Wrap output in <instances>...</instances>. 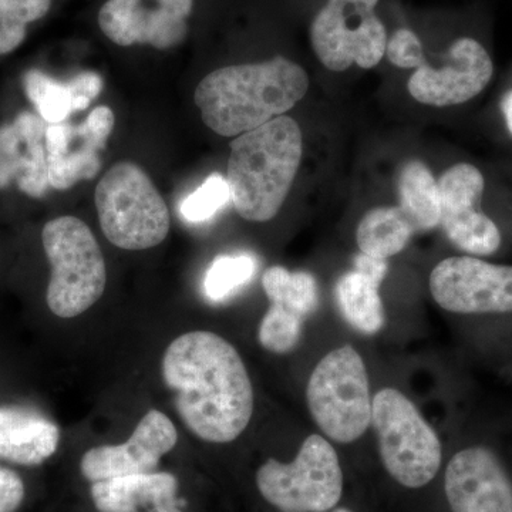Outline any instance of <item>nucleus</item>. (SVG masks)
I'll list each match as a JSON object with an SVG mask.
<instances>
[{
  "label": "nucleus",
  "instance_id": "25",
  "mask_svg": "<svg viewBox=\"0 0 512 512\" xmlns=\"http://www.w3.org/2000/svg\"><path fill=\"white\" fill-rule=\"evenodd\" d=\"M52 0H0V56L18 49L28 28L45 18Z\"/></svg>",
  "mask_w": 512,
  "mask_h": 512
},
{
  "label": "nucleus",
  "instance_id": "6",
  "mask_svg": "<svg viewBox=\"0 0 512 512\" xmlns=\"http://www.w3.org/2000/svg\"><path fill=\"white\" fill-rule=\"evenodd\" d=\"M306 402L320 430L349 444L372 424L373 399L362 356L350 345L329 352L313 370Z\"/></svg>",
  "mask_w": 512,
  "mask_h": 512
},
{
  "label": "nucleus",
  "instance_id": "17",
  "mask_svg": "<svg viewBox=\"0 0 512 512\" xmlns=\"http://www.w3.org/2000/svg\"><path fill=\"white\" fill-rule=\"evenodd\" d=\"M45 123L36 114L22 113L0 127V190L16 184L29 197H45L50 187Z\"/></svg>",
  "mask_w": 512,
  "mask_h": 512
},
{
  "label": "nucleus",
  "instance_id": "2",
  "mask_svg": "<svg viewBox=\"0 0 512 512\" xmlns=\"http://www.w3.org/2000/svg\"><path fill=\"white\" fill-rule=\"evenodd\" d=\"M308 89L305 70L278 56L214 70L198 84L194 101L205 126L220 136L238 137L284 116Z\"/></svg>",
  "mask_w": 512,
  "mask_h": 512
},
{
  "label": "nucleus",
  "instance_id": "18",
  "mask_svg": "<svg viewBox=\"0 0 512 512\" xmlns=\"http://www.w3.org/2000/svg\"><path fill=\"white\" fill-rule=\"evenodd\" d=\"M178 480L170 473H148L99 481L92 498L99 512H184Z\"/></svg>",
  "mask_w": 512,
  "mask_h": 512
},
{
  "label": "nucleus",
  "instance_id": "9",
  "mask_svg": "<svg viewBox=\"0 0 512 512\" xmlns=\"http://www.w3.org/2000/svg\"><path fill=\"white\" fill-rule=\"evenodd\" d=\"M379 0H328L313 19L315 55L332 72L353 64L372 69L386 55L387 33L376 15Z\"/></svg>",
  "mask_w": 512,
  "mask_h": 512
},
{
  "label": "nucleus",
  "instance_id": "21",
  "mask_svg": "<svg viewBox=\"0 0 512 512\" xmlns=\"http://www.w3.org/2000/svg\"><path fill=\"white\" fill-rule=\"evenodd\" d=\"M379 288L380 282L356 269L339 279L336 285V301L343 318L357 332L375 335L382 330L386 313Z\"/></svg>",
  "mask_w": 512,
  "mask_h": 512
},
{
  "label": "nucleus",
  "instance_id": "33",
  "mask_svg": "<svg viewBox=\"0 0 512 512\" xmlns=\"http://www.w3.org/2000/svg\"><path fill=\"white\" fill-rule=\"evenodd\" d=\"M332 512H352L348 510V508H336V510H333Z\"/></svg>",
  "mask_w": 512,
  "mask_h": 512
},
{
  "label": "nucleus",
  "instance_id": "26",
  "mask_svg": "<svg viewBox=\"0 0 512 512\" xmlns=\"http://www.w3.org/2000/svg\"><path fill=\"white\" fill-rule=\"evenodd\" d=\"M255 271L256 261L252 255L217 256L205 275V295L212 302L225 301L229 295L247 285Z\"/></svg>",
  "mask_w": 512,
  "mask_h": 512
},
{
  "label": "nucleus",
  "instance_id": "8",
  "mask_svg": "<svg viewBox=\"0 0 512 512\" xmlns=\"http://www.w3.org/2000/svg\"><path fill=\"white\" fill-rule=\"evenodd\" d=\"M256 485L262 497L282 512H328L342 498L343 471L332 444L312 434L292 463L269 458L262 464Z\"/></svg>",
  "mask_w": 512,
  "mask_h": 512
},
{
  "label": "nucleus",
  "instance_id": "15",
  "mask_svg": "<svg viewBox=\"0 0 512 512\" xmlns=\"http://www.w3.org/2000/svg\"><path fill=\"white\" fill-rule=\"evenodd\" d=\"M177 440L173 421L158 410H150L126 443L87 451L80 461V471L92 483L154 473L161 458L173 450Z\"/></svg>",
  "mask_w": 512,
  "mask_h": 512
},
{
  "label": "nucleus",
  "instance_id": "19",
  "mask_svg": "<svg viewBox=\"0 0 512 512\" xmlns=\"http://www.w3.org/2000/svg\"><path fill=\"white\" fill-rule=\"evenodd\" d=\"M59 427L36 410L0 407V460L39 466L56 453Z\"/></svg>",
  "mask_w": 512,
  "mask_h": 512
},
{
  "label": "nucleus",
  "instance_id": "14",
  "mask_svg": "<svg viewBox=\"0 0 512 512\" xmlns=\"http://www.w3.org/2000/svg\"><path fill=\"white\" fill-rule=\"evenodd\" d=\"M493 73V60L485 47L476 39L461 37L448 49L444 66L434 69L424 63L407 87L413 99L426 106H457L483 92Z\"/></svg>",
  "mask_w": 512,
  "mask_h": 512
},
{
  "label": "nucleus",
  "instance_id": "32",
  "mask_svg": "<svg viewBox=\"0 0 512 512\" xmlns=\"http://www.w3.org/2000/svg\"><path fill=\"white\" fill-rule=\"evenodd\" d=\"M501 109H503L508 130L512 134V92L505 94L503 101H501Z\"/></svg>",
  "mask_w": 512,
  "mask_h": 512
},
{
  "label": "nucleus",
  "instance_id": "29",
  "mask_svg": "<svg viewBox=\"0 0 512 512\" xmlns=\"http://www.w3.org/2000/svg\"><path fill=\"white\" fill-rule=\"evenodd\" d=\"M70 89H72L74 110H86L94 100L99 97L103 90V79L100 74L94 72H83L77 74L70 80Z\"/></svg>",
  "mask_w": 512,
  "mask_h": 512
},
{
  "label": "nucleus",
  "instance_id": "11",
  "mask_svg": "<svg viewBox=\"0 0 512 512\" xmlns=\"http://www.w3.org/2000/svg\"><path fill=\"white\" fill-rule=\"evenodd\" d=\"M195 0H107L99 12V26L119 46L148 45L158 50L181 45Z\"/></svg>",
  "mask_w": 512,
  "mask_h": 512
},
{
  "label": "nucleus",
  "instance_id": "20",
  "mask_svg": "<svg viewBox=\"0 0 512 512\" xmlns=\"http://www.w3.org/2000/svg\"><path fill=\"white\" fill-rule=\"evenodd\" d=\"M400 205L413 231H430L439 227L441 198L439 183L420 161H410L399 177Z\"/></svg>",
  "mask_w": 512,
  "mask_h": 512
},
{
  "label": "nucleus",
  "instance_id": "5",
  "mask_svg": "<svg viewBox=\"0 0 512 512\" xmlns=\"http://www.w3.org/2000/svg\"><path fill=\"white\" fill-rule=\"evenodd\" d=\"M43 248L52 266L47 305L63 319L82 315L106 289V262L92 229L76 217L55 218L42 231Z\"/></svg>",
  "mask_w": 512,
  "mask_h": 512
},
{
  "label": "nucleus",
  "instance_id": "23",
  "mask_svg": "<svg viewBox=\"0 0 512 512\" xmlns=\"http://www.w3.org/2000/svg\"><path fill=\"white\" fill-rule=\"evenodd\" d=\"M414 234L399 207H379L367 212L356 231L360 252L387 259L402 252Z\"/></svg>",
  "mask_w": 512,
  "mask_h": 512
},
{
  "label": "nucleus",
  "instance_id": "13",
  "mask_svg": "<svg viewBox=\"0 0 512 512\" xmlns=\"http://www.w3.org/2000/svg\"><path fill=\"white\" fill-rule=\"evenodd\" d=\"M114 128L113 110L96 107L79 126L49 124L46 130V161L50 187L64 191L92 180L101 168V151Z\"/></svg>",
  "mask_w": 512,
  "mask_h": 512
},
{
  "label": "nucleus",
  "instance_id": "28",
  "mask_svg": "<svg viewBox=\"0 0 512 512\" xmlns=\"http://www.w3.org/2000/svg\"><path fill=\"white\" fill-rule=\"evenodd\" d=\"M387 59L402 69H419L426 63L423 45L410 29H399L393 33L386 46Z\"/></svg>",
  "mask_w": 512,
  "mask_h": 512
},
{
  "label": "nucleus",
  "instance_id": "30",
  "mask_svg": "<svg viewBox=\"0 0 512 512\" xmlns=\"http://www.w3.org/2000/svg\"><path fill=\"white\" fill-rule=\"evenodd\" d=\"M25 498V484L18 473L0 467V512H15Z\"/></svg>",
  "mask_w": 512,
  "mask_h": 512
},
{
  "label": "nucleus",
  "instance_id": "27",
  "mask_svg": "<svg viewBox=\"0 0 512 512\" xmlns=\"http://www.w3.org/2000/svg\"><path fill=\"white\" fill-rule=\"evenodd\" d=\"M231 201L227 178L220 173L211 174L200 188L185 197L180 205L184 220L200 224L211 220Z\"/></svg>",
  "mask_w": 512,
  "mask_h": 512
},
{
  "label": "nucleus",
  "instance_id": "24",
  "mask_svg": "<svg viewBox=\"0 0 512 512\" xmlns=\"http://www.w3.org/2000/svg\"><path fill=\"white\" fill-rule=\"evenodd\" d=\"M23 86L37 113L46 123L60 124L76 113L69 83H60L39 70H30L23 77Z\"/></svg>",
  "mask_w": 512,
  "mask_h": 512
},
{
  "label": "nucleus",
  "instance_id": "1",
  "mask_svg": "<svg viewBox=\"0 0 512 512\" xmlns=\"http://www.w3.org/2000/svg\"><path fill=\"white\" fill-rule=\"evenodd\" d=\"M165 386L187 429L208 443H231L254 413V390L238 350L221 336L195 330L168 346Z\"/></svg>",
  "mask_w": 512,
  "mask_h": 512
},
{
  "label": "nucleus",
  "instance_id": "7",
  "mask_svg": "<svg viewBox=\"0 0 512 512\" xmlns=\"http://www.w3.org/2000/svg\"><path fill=\"white\" fill-rule=\"evenodd\" d=\"M372 424L387 473L407 488H421L437 476L443 460L439 436L399 390L373 397Z\"/></svg>",
  "mask_w": 512,
  "mask_h": 512
},
{
  "label": "nucleus",
  "instance_id": "10",
  "mask_svg": "<svg viewBox=\"0 0 512 512\" xmlns=\"http://www.w3.org/2000/svg\"><path fill=\"white\" fill-rule=\"evenodd\" d=\"M429 285L434 301L447 312H512V266L453 256L431 271Z\"/></svg>",
  "mask_w": 512,
  "mask_h": 512
},
{
  "label": "nucleus",
  "instance_id": "31",
  "mask_svg": "<svg viewBox=\"0 0 512 512\" xmlns=\"http://www.w3.org/2000/svg\"><path fill=\"white\" fill-rule=\"evenodd\" d=\"M355 269L382 284L384 276L387 275L389 265H387V259L373 258V256L360 252L355 258Z\"/></svg>",
  "mask_w": 512,
  "mask_h": 512
},
{
  "label": "nucleus",
  "instance_id": "4",
  "mask_svg": "<svg viewBox=\"0 0 512 512\" xmlns=\"http://www.w3.org/2000/svg\"><path fill=\"white\" fill-rule=\"evenodd\" d=\"M104 235L127 251L157 247L170 232V212L156 185L138 165L111 167L94 194Z\"/></svg>",
  "mask_w": 512,
  "mask_h": 512
},
{
  "label": "nucleus",
  "instance_id": "12",
  "mask_svg": "<svg viewBox=\"0 0 512 512\" xmlns=\"http://www.w3.org/2000/svg\"><path fill=\"white\" fill-rule=\"evenodd\" d=\"M440 225L447 238L461 251L491 255L500 248V229L477 210L484 192V177L474 165L461 163L448 168L439 181Z\"/></svg>",
  "mask_w": 512,
  "mask_h": 512
},
{
  "label": "nucleus",
  "instance_id": "22",
  "mask_svg": "<svg viewBox=\"0 0 512 512\" xmlns=\"http://www.w3.org/2000/svg\"><path fill=\"white\" fill-rule=\"evenodd\" d=\"M262 286L274 309L292 318L305 320L319 305L316 279L309 272H291L284 266H271L262 275Z\"/></svg>",
  "mask_w": 512,
  "mask_h": 512
},
{
  "label": "nucleus",
  "instance_id": "3",
  "mask_svg": "<svg viewBox=\"0 0 512 512\" xmlns=\"http://www.w3.org/2000/svg\"><path fill=\"white\" fill-rule=\"evenodd\" d=\"M303 153L302 131L292 117L279 116L231 143L227 183L244 220L276 217L291 191Z\"/></svg>",
  "mask_w": 512,
  "mask_h": 512
},
{
  "label": "nucleus",
  "instance_id": "16",
  "mask_svg": "<svg viewBox=\"0 0 512 512\" xmlns=\"http://www.w3.org/2000/svg\"><path fill=\"white\" fill-rule=\"evenodd\" d=\"M444 490L453 512H512V483L494 453L484 447L451 458Z\"/></svg>",
  "mask_w": 512,
  "mask_h": 512
}]
</instances>
